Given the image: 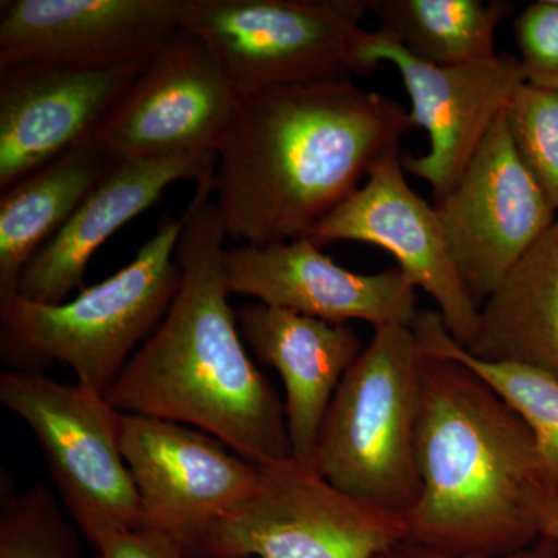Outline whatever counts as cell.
I'll list each match as a JSON object with an SVG mask.
<instances>
[{
	"label": "cell",
	"instance_id": "obj_25",
	"mask_svg": "<svg viewBox=\"0 0 558 558\" xmlns=\"http://www.w3.org/2000/svg\"><path fill=\"white\" fill-rule=\"evenodd\" d=\"M526 84L558 92V0L529 3L513 20Z\"/></svg>",
	"mask_w": 558,
	"mask_h": 558
},
{
	"label": "cell",
	"instance_id": "obj_22",
	"mask_svg": "<svg viewBox=\"0 0 558 558\" xmlns=\"http://www.w3.org/2000/svg\"><path fill=\"white\" fill-rule=\"evenodd\" d=\"M432 355L464 363L523 417L537 440L546 483L558 487V379L545 371L512 362L473 357L444 325L439 312L421 311L411 326Z\"/></svg>",
	"mask_w": 558,
	"mask_h": 558
},
{
	"label": "cell",
	"instance_id": "obj_27",
	"mask_svg": "<svg viewBox=\"0 0 558 558\" xmlns=\"http://www.w3.org/2000/svg\"><path fill=\"white\" fill-rule=\"evenodd\" d=\"M379 558H558V542L545 537V535H539L526 548L498 557L450 556V554L438 553V550L422 548V546L414 545V543L402 542L392 546L387 553L381 554Z\"/></svg>",
	"mask_w": 558,
	"mask_h": 558
},
{
	"label": "cell",
	"instance_id": "obj_20",
	"mask_svg": "<svg viewBox=\"0 0 558 558\" xmlns=\"http://www.w3.org/2000/svg\"><path fill=\"white\" fill-rule=\"evenodd\" d=\"M465 351L532 366L558 379V216L484 301Z\"/></svg>",
	"mask_w": 558,
	"mask_h": 558
},
{
	"label": "cell",
	"instance_id": "obj_12",
	"mask_svg": "<svg viewBox=\"0 0 558 558\" xmlns=\"http://www.w3.org/2000/svg\"><path fill=\"white\" fill-rule=\"evenodd\" d=\"M303 240L322 248L363 242L387 250L414 288L439 307L450 336L468 348L478 328L480 307L457 269L435 205L411 189L399 148L373 165L368 178Z\"/></svg>",
	"mask_w": 558,
	"mask_h": 558
},
{
	"label": "cell",
	"instance_id": "obj_4",
	"mask_svg": "<svg viewBox=\"0 0 558 558\" xmlns=\"http://www.w3.org/2000/svg\"><path fill=\"white\" fill-rule=\"evenodd\" d=\"M183 226L185 211L179 219L165 216L128 266L73 300L38 304L16 296L0 307L3 359L21 371L61 363L81 387L105 396L178 295L175 248Z\"/></svg>",
	"mask_w": 558,
	"mask_h": 558
},
{
	"label": "cell",
	"instance_id": "obj_19",
	"mask_svg": "<svg viewBox=\"0 0 558 558\" xmlns=\"http://www.w3.org/2000/svg\"><path fill=\"white\" fill-rule=\"evenodd\" d=\"M116 163L94 137L2 191L0 307L20 295L21 279L32 260Z\"/></svg>",
	"mask_w": 558,
	"mask_h": 558
},
{
	"label": "cell",
	"instance_id": "obj_11",
	"mask_svg": "<svg viewBox=\"0 0 558 558\" xmlns=\"http://www.w3.org/2000/svg\"><path fill=\"white\" fill-rule=\"evenodd\" d=\"M242 101L208 47L179 31L145 61L97 138L117 161L218 154Z\"/></svg>",
	"mask_w": 558,
	"mask_h": 558
},
{
	"label": "cell",
	"instance_id": "obj_5",
	"mask_svg": "<svg viewBox=\"0 0 558 558\" xmlns=\"http://www.w3.org/2000/svg\"><path fill=\"white\" fill-rule=\"evenodd\" d=\"M425 357L411 326L374 329L340 381L318 440L323 480L400 515L421 497L416 439Z\"/></svg>",
	"mask_w": 558,
	"mask_h": 558
},
{
	"label": "cell",
	"instance_id": "obj_24",
	"mask_svg": "<svg viewBox=\"0 0 558 558\" xmlns=\"http://www.w3.org/2000/svg\"><path fill=\"white\" fill-rule=\"evenodd\" d=\"M506 117L521 156L558 213V92L523 84Z\"/></svg>",
	"mask_w": 558,
	"mask_h": 558
},
{
	"label": "cell",
	"instance_id": "obj_17",
	"mask_svg": "<svg viewBox=\"0 0 558 558\" xmlns=\"http://www.w3.org/2000/svg\"><path fill=\"white\" fill-rule=\"evenodd\" d=\"M218 161V154L211 153L117 161L32 260L17 296L38 304L65 303L70 293L83 290L92 256L113 233L153 207L172 183L215 180Z\"/></svg>",
	"mask_w": 558,
	"mask_h": 558
},
{
	"label": "cell",
	"instance_id": "obj_18",
	"mask_svg": "<svg viewBox=\"0 0 558 558\" xmlns=\"http://www.w3.org/2000/svg\"><path fill=\"white\" fill-rule=\"evenodd\" d=\"M236 315L242 339L255 357L284 381L292 461L317 473L323 424L340 381L365 349L362 339L352 326L263 303L245 304Z\"/></svg>",
	"mask_w": 558,
	"mask_h": 558
},
{
	"label": "cell",
	"instance_id": "obj_10",
	"mask_svg": "<svg viewBox=\"0 0 558 558\" xmlns=\"http://www.w3.org/2000/svg\"><path fill=\"white\" fill-rule=\"evenodd\" d=\"M120 449L137 488L142 526L178 539L186 558L263 480V468L222 440L167 418L121 413Z\"/></svg>",
	"mask_w": 558,
	"mask_h": 558
},
{
	"label": "cell",
	"instance_id": "obj_28",
	"mask_svg": "<svg viewBox=\"0 0 558 558\" xmlns=\"http://www.w3.org/2000/svg\"><path fill=\"white\" fill-rule=\"evenodd\" d=\"M531 515L539 535L558 542V487L539 484L531 497Z\"/></svg>",
	"mask_w": 558,
	"mask_h": 558
},
{
	"label": "cell",
	"instance_id": "obj_21",
	"mask_svg": "<svg viewBox=\"0 0 558 558\" xmlns=\"http://www.w3.org/2000/svg\"><path fill=\"white\" fill-rule=\"evenodd\" d=\"M381 33L417 60L464 65L497 58L495 35L513 10L506 0H368Z\"/></svg>",
	"mask_w": 558,
	"mask_h": 558
},
{
	"label": "cell",
	"instance_id": "obj_1",
	"mask_svg": "<svg viewBox=\"0 0 558 558\" xmlns=\"http://www.w3.org/2000/svg\"><path fill=\"white\" fill-rule=\"evenodd\" d=\"M414 128L402 105L354 80L244 95L213 190L227 240H303Z\"/></svg>",
	"mask_w": 558,
	"mask_h": 558
},
{
	"label": "cell",
	"instance_id": "obj_9",
	"mask_svg": "<svg viewBox=\"0 0 558 558\" xmlns=\"http://www.w3.org/2000/svg\"><path fill=\"white\" fill-rule=\"evenodd\" d=\"M433 205L451 258L480 310L558 216L521 156L506 110L457 185Z\"/></svg>",
	"mask_w": 558,
	"mask_h": 558
},
{
	"label": "cell",
	"instance_id": "obj_14",
	"mask_svg": "<svg viewBox=\"0 0 558 558\" xmlns=\"http://www.w3.org/2000/svg\"><path fill=\"white\" fill-rule=\"evenodd\" d=\"M143 64L0 65V191L97 137Z\"/></svg>",
	"mask_w": 558,
	"mask_h": 558
},
{
	"label": "cell",
	"instance_id": "obj_2",
	"mask_svg": "<svg viewBox=\"0 0 558 558\" xmlns=\"http://www.w3.org/2000/svg\"><path fill=\"white\" fill-rule=\"evenodd\" d=\"M213 190L215 180L197 185L185 209L170 311L105 398L120 413L202 429L259 468L284 464L292 461L286 407L242 343Z\"/></svg>",
	"mask_w": 558,
	"mask_h": 558
},
{
	"label": "cell",
	"instance_id": "obj_7",
	"mask_svg": "<svg viewBox=\"0 0 558 558\" xmlns=\"http://www.w3.org/2000/svg\"><path fill=\"white\" fill-rule=\"evenodd\" d=\"M0 402L38 439L58 494L92 548L142 526L137 488L120 449L121 413L105 396L43 371L9 369L0 376Z\"/></svg>",
	"mask_w": 558,
	"mask_h": 558
},
{
	"label": "cell",
	"instance_id": "obj_23",
	"mask_svg": "<svg viewBox=\"0 0 558 558\" xmlns=\"http://www.w3.org/2000/svg\"><path fill=\"white\" fill-rule=\"evenodd\" d=\"M0 558H81L75 529L47 484L16 492L2 476Z\"/></svg>",
	"mask_w": 558,
	"mask_h": 558
},
{
	"label": "cell",
	"instance_id": "obj_3",
	"mask_svg": "<svg viewBox=\"0 0 558 558\" xmlns=\"http://www.w3.org/2000/svg\"><path fill=\"white\" fill-rule=\"evenodd\" d=\"M416 457L421 497L405 515V542L450 556L498 557L539 537L531 497L548 483L534 433L458 360L427 352Z\"/></svg>",
	"mask_w": 558,
	"mask_h": 558
},
{
	"label": "cell",
	"instance_id": "obj_16",
	"mask_svg": "<svg viewBox=\"0 0 558 558\" xmlns=\"http://www.w3.org/2000/svg\"><path fill=\"white\" fill-rule=\"evenodd\" d=\"M223 264L231 293L333 325L413 326L421 312L416 288L398 267L355 274L307 240L236 245L226 250Z\"/></svg>",
	"mask_w": 558,
	"mask_h": 558
},
{
	"label": "cell",
	"instance_id": "obj_6",
	"mask_svg": "<svg viewBox=\"0 0 558 558\" xmlns=\"http://www.w3.org/2000/svg\"><path fill=\"white\" fill-rule=\"evenodd\" d=\"M368 0H183L199 38L244 95L368 76Z\"/></svg>",
	"mask_w": 558,
	"mask_h": 558
},
{
	"label": "cell",
	"instance_id": "obj_13",
	"mask_svg": "<svg viewBox=\"0 0 558 558\" xmlns=\"http://www.w3.org/2000/svg\"><path fill=\"white\" fill-rule=\"evenodd\" d=\"M365 54L371 64L398 68L411 101L414 126L428 134L422 156H402L403 170L424 180L439 202L457 185L495 120L526 84L519 57L498 53L486 62L428 64L414 58L380 31L368 32Z\"/></svg>",
	"mask_w": 558,
	"mask_h": 558
},
{
	"label": "cell",
	"instance_id": "obj_15",
	"mask_svg": "<svg viewBox=\"0 0 558 558\" xmlns=\"http://www.w3.org/2000/svg\"><path fill=\"white\" fill-rule=\"evenodd\" d=\"M182 14L183 0H14L0 17V65L146 61L182 31Z\"/></svg>",
	"mask_w": 558,
	"mask_h": 558
},
{
	"label": "cell",
	"instance_id": "obj_8",
	"mask_svg": "<svg viewBox=\"0 0 558 558\" xmlns=\"http://www.w3.org/2000/svg\"><path fill=\"white\" fill-rule=\"evenodd\" d=\"M405 515L330 486L293 461L205 532L189 558H379L405 542Z\"/></svg>",
	"mask_w": 558,
	"mask_h": 558
},
{
	"label": "cell",
	"instance_id": "obj_26",
	"mask_svg": "<svg viewBox=\"0 0 558 558\" xmlns=\"http://www.w3.org/2000/svg\"><path fill=\"white\" fill-rule=\"evenodd\" d=\"M95 550L97 558H186L178 539L145 526L110 535Z\"/></svg>",
	"mask_w": 558,
	"mask_h": 558
}]
</instances>
